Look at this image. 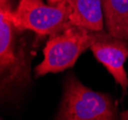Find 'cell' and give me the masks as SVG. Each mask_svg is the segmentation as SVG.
Here are the masks:
<instances>
[{
	"instance_id": "ba28073f",
	"label": "cell",
	"mask_w": 128,
	"mask_h": 120,
	"mask_svg": "<svg viewBox=\"0 0 128 120\" xmlns=\"http://www.w3.org/2000/svg\"><path fill=\"white\" fill-rule=\"evenodd\" d=\"M120 120H128V110L123 111V112L120 113Z\"/></svg>"
},
{
	"instance_id": "7a4b0ae2",
	"label": "cell",
	"mask_w": 128,
	"mask_h": 120,
	"mask_svg": "<svg viewBox=\"0 0 128 120\" xmlns=\"http://www.w3.org/2000/svg\"><path fill=\"white\" fill-rule=\"evenodd\" d=\"M54 120H118L117 106L110 95L93 91L70 74Z\"/></svg>"
},
{
	"instance_id": "8992f818",
	"label": "cell",
	"mask_w": 128,
	"mask_h": 120,
	"mask_svg": "<svg viewBox=\"0 0 128 120\" xmlns=\"http://www.w3.org/2000/svg\"><path fill=\"white\" fill-rule=\"evenodd\" d=\"M70 10V23L90 31L104 30L103 0H63Z\"/></svg>"
},
{
	"instance_id": "6da1fadb",
	"label": "cell",
	"mask_w": 128,
	"mask_h": 120,
	"mask_svg": "<svg viewBox=\"0 0 128 120\" xmlns=\"http://www.w3.org/2000/svg\"><path fill=\"white\" fill-rule=\"evenodd\" d=\"M11 0H0V90L4 99L31 82V64L38 46V36L30 41L26 31L17 30L11 18Z\"/></svg>"
},
{
	"instance_id": "52a82bcc",
	"label": "cell",
	"mask_w": 128,
	"mask_h": 120,
	"mask_svg": "<svg viewBox=\"0 0 128 120\" xmlns=\"http://www.w3.org/2000/svg\"><path fill=\"white\" fill-rule=\"evenodd\" d=\"M102 10L106 31L128 41V0H103Z\"/></svg>"
},
{
	"instance_id": "3957f363",
	"label": "cell",
	"mask_w": 128,
	"mask_h": 120,
	"mask_svg": "<svg viewBox=\"0 0 128 120\" xmlns=\"http://www.w3.org/2000/svg\"><path fill=\"white\" fill-rule=\"evenodd\" d=\"M96 35V31L71 25L49 36L43 48V60L34 68V77L73 68L80 55L91 48Z\"/></svg>"
},
{
	"instance_id": "5b68a950",
	"label": "cell",
	"mask_w": 128,
	"mask_h": 120,
	"mask_svg": "<svg viewBox=\"0 0 128 120\" xmlns=\"http://www.w3.org/2000/svg\"><path fill=\"white\" fill-rule=\"evenodd\" d=\"M90 50L125 94L128 89V75L124 68L128 58L127 40L118 38L104 30L98 31Z\"/></svg>"
},
{
	"instance_id": "277c9868",
	"label": "cell",
	"mask_w": 128,
	"mask_h": 120,
	"mask_svg": "<svg viewBox=\"0 0 128 120\" xmlns=\"http://www.w3.org/2000/svg\"><path fill=\"white\" fill-rule=\"evenodd\" d=\"M11 18L17 30L32 31L39 39L59 33L72 25L64 1L53 6L42 0H19L12 10Z\"/></svg>"
},
{
	"instance_id": "9c48e42d",
	"label": "cell",
	"mask_w": 128,
	"mask_h": 120,
	"mask_svg": "<svg viewBox=\"0 0 128 120\" xmlns=\"http://www.w3.org/2000/svg\"><path fill=\"white\" fill-rule=\"evenodd\" d=\"M63 0H47V3L50 4V5H53V6H56L60 4Z\"/></svg>"
}]
</instances>
